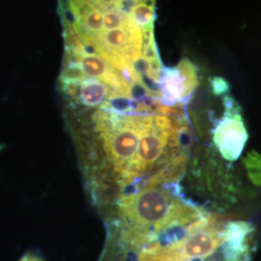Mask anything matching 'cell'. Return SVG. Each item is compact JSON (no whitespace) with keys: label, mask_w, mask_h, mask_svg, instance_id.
Wrapping results in <instances>:
<instances>
[{"label":"cell","mask_w":261,"mask_h":261,"mask_svg":"<svg viewBox=\"0 0 261 261\" xmlns=\"http://www.w3.org/2000/svg\"><path fill=\"white\" fill-rule=\"evenodd\" d=\"M201 84V70L190 58L166 67L161 81V100L168 108L187 109Z\"/></svg>","instance_id":"obj_5"},{"label":"cell","mask_w":261,"mask_h":261,"mask_svg":"<svg viewBox=\"0 0 261 261\" xmlns=\"http://www.w3.org/2000/svg\"><path fill=\"white\" fill-rule=\"evenodd\" d=\"M243 162L249 179L254 186L261 189V154L252 151L244 158Z\"/></svg>","instance_id":"obj_6"},{"label":"cell","mask_w":261,"mask_h":261,"mask_svg":"<svg viewBox=\"0 0 261 261\" xmlns=\"http://www.w3.org/2000/svg\"><path fill=\"white\" fill-rule=\"evenodd\" d=\"M256 243L251 222L209 212L163 242L123 252L120 261H250Z\"/></svg>","instance_id":"obj_3"},{"label":"cell","mask_w":261,"mask_h":261,"mask_svg":"<svg viewBox=\"0 0 261 261\" xmlns=\"http://www.w3.org/2000/svg\"><path fill=\"white\" fill-rule=\"evenodd\" d=\"M66 116L84 185L100 213L123 196L185 174L192 139L187 109L140 100Z\"/></svg>","instance_id":"obj_1"},{"label":"cell","mask_w":261,"mask_h":261,"mask_svg":"<svg viewBox=\"0 0 261 261\" xmlns=\"http://www.w3.org/2000/svg\"><path fill=\"white\" fill-rule=\"evenodd\" d=\"M208 213L184 195L179 182L144 187L117 199L101 214L107 227L105 249H138Z\"/></svg>","instance_id":"obj_2"},{"label":"cell","mask_w":261,"mask_h":261,"mask_svg":"<svg viewBox=\"0 0 261 261\" xmlns=\"http://www.w3.org/2000/svg\"><path fill=\"white\" fill-rule=\"evenodd\" d=\"M19 261H46L43 257H41L40 255H38L36 253L33 252H28L25 253Z\"/></svg>","instance_id":"obj_7"},{"label":"cell","mask_w":261,"mask_h":261,"mask_svg":"<svg viewBox=\"0 0 261 261\" xmlns=\"http://www.w3.org/2000/svg\"><path fill=\"white\" fill-rule=\"evenodd\" d=\"M222 116L214 120L212 142L221 158L232 163L242 155L249 134L246 128L241 108L229 91L223 94Z\"/></svg>","instance_id":"obj_4"}]
</instances>
